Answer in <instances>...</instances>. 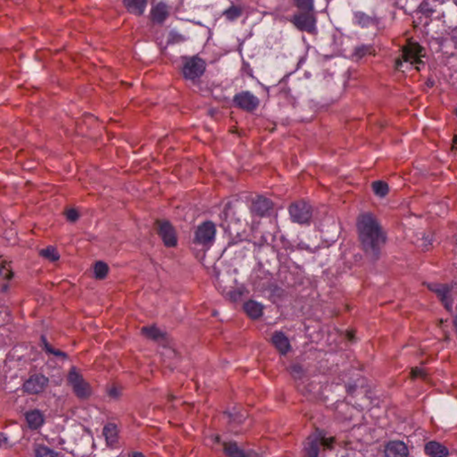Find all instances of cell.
Instances as JSON below:
<instances>
[{"label":"cell","mask_w":457,"mask_h":457,"mask_svg":"<svg viewBox=\"0 0 457 457\" xmlns=\"http://www.w3.org/2000/svg\"><path fill=\"white\" fill-rule=\"evenodd\" d=\"M28 426L31 430L39 429L44 422V416L39 410H32L25 414Z\"/></svg>","instance_id":"cell-16"},{"label":"cell","mask_w":457,"mask_h":457,"mask_svg":"<svg viewBox=\"0 0 457 457\" xmlns=\"http://www.w3.org/2000/svg\"><path fill=\"white\" fill-rule=\"evenodd\" d=\"M168 6L163 2L156 4L152 10V19L158 24L163 23L168 17Z\"/></svg>","instance_id":"cell-18"},{"label":"cell","mask_w":457,"mask_h":457,"mask_svg":"<svg viewBox=\"0 0 457 457\" xmlns=\"http://www.w3.org/2000/svg\"><path fill=\"white\" fill-rule=\"evenodd\" d=\"M131 456H143V454L136 453V452H135V453H131Z\"/></svg>","instance_id":"cell-32"},{"label":"cell","mask_w":457,"mask_h":457,"mask_svg":"<svg viewBox=\"0 0 457 457\" xmlns=\"http://www.w3.org/2000/svg\"><path fill=\"white\" fill-rule=\"evenodd\" d=\"M205 71V63L200 58L190 59L183 66V75L188 80L198 79Z\"/></svg>","instance_id":"cell-6"},{"label":"cell","mask_w":457,"mask_h":457,"mask_svg":"<svg viewBox=\"0 0 457 457\" xmlns=\"http://www.w3.org/2000/svg\"><path fill=\"white\" fill-rule=\"evenodd\" d=\"M157 231L164 246L174 248L178 244V236L173 224L167 220H162L157 223Z\"/></svg>","instance_id":"cell-4"},{"label":"cell","mask_w":457,"mask_h":457,"mask_svg":"<svg viewBox=\"0 0 457 457\" xmlns=\"http://www.w3.org/2000/svg\"><path fill=\"white\" fill-rule=\"evenodd\" d=\"M40 256L51 262H57L60 259V254L58 252V249L54 246H49L46 249H42L40 251Z\"/></svg>","instance_id":"cell-23"},{"label":"cell","mask_w":457,"mask_h":457,"mask_svg":"<svg viewBox=\"0 0 457 457\" xmlns=\"http://www.w3.org/2000/svg\"><path fill=\"white\" fill-rule=\"evenodd\" d=\"M234 102L245 110L253 111L258 107L259 100L256 96H254L253 94L245 91V92H241V93L236 95Z\"/></svg>","instance_id":"cell-9"},{"label":"cell","mask_w":457,"mask_h":457,"mask_svg":"<svg viewBox=\"0 0 457 457\" xmlns=\"http://www.w3.org/2000/svg\"><path fill=\"white\" fill-rule=\"evenodd\" d=\"M119 428L115 423H108L104 429V436L107 446L115 447L119 440Z\"/></svg>","instance_id":"cell-14"},{"label":"cell","mask_w":457,"mask_h":457,"mask_svg":"<svg viewBox=\"0 0 457 457\" xmlns=\"http://www.w3.org/2000/svg\"><path fill=\"white\" fill-rule=\"evenodd\" d=\"M108 395L111 396L112 398H119L122 395V391L120 388L117 386H113L109 388L108 390Z\"/></svg>","instance_id":"cell-30"},{"label":"cell","mask_w":457,"mask_h":457,"mask_svg":"<svg viewBox=\"0 0 457 457\" xmlns=\"http://www.w3.org/2000/svg\"><path fill=\"white\" fill-rule=\"evenodd\" d=\"M68 382L72 386L75 395L80 399H88L92 394L91 387L82 379L79 370L71 369L68 375Z\"/></svg>","instance_id":"cell-3"},{"label":"cell","mask_w":457,"mask_h":457,"mask_svg":"<svg viewBox=\"0 0 457 457\" xmlns=\"http://www.w3.org/2000/svg\"><path fill=\"white\" fill-rule=\"evenodd\" d=\"M373 192L375 195L380 197L386 196L390 192V187L386 182L383 181H375L372 184Z\"/></svg>","instance_id":"cell-22"},{"label":"cell","mask_w":457,"mask_h":457,"mask_svg":"<svg viewBox=\"0 0 457 457\" xmlns=\"http://www.w3.org/2000/svg\"><path fill=\"white\" fill-rule=\"evenodd\" d=\"M422 56H423V49L416 42L409 43L404 48L403 57L405 61L414 63V64L420 63L422 61Z\"/></svg>","instance_id":"cell-10"},{"label":"cell","mask_w":457,"mask_h":457,"mask_svg":"<svg viewBox=\"0 0 457 457\" xmlns=\"http://www.w3.org/2000/svg\"><path fill=\"white\" fill-rule=\"evenodd\" d=\"M293 21L295 24L303 31L311 32L315 30V27H316L315 19L310 14H306V13L297 14L294 16Z\"/></svg>","instance_id":"cell-11"},{"label":"cell","mask_w":457,"mask_h":457,"mask_svg":"<svg viewBox=\"0 0 457 457\" xmlns=\"http://www.w3.org/2000/svg\"><path fill=\"white\" fill-rule=\"evenodd\" d=\"M65 215L69 222H75L79 220L80 212L74 207H69L65 211Z\"/></svg>","instance_id":"cell-27"},{"label":"cell","mask_w":457,"mask_h":457,"mask_svg":"<svg viewBox=\"0 0 457 457\" xmlns=\"http://www.w3.org/2000/svg\"><path fill=\"white\" fill-rule=\"evenodd\" d=\"M142 334L145 337L153 340H158L160 338H164L165 337V333L155 326L144 327L142 328Z\"/></svg>","instance_id":"cell-21"},{"label":"cell","mask_w":457,"mask_h":457,"mask_svg":"<svg viewBox=\"0 0 457 457\" xmlns=\"http://www.w3.org/2000/svg\"><path fill=\"white\" fill-rule=\"evenodd\" d=\"M224 454L229 457H244L245 454L243 451L235 444L232 442H228L224 445Z\"/></svg>","instance_id":"cell-25"},{"label":"cell","mask_w":457,"mask_h":457,"mask_svg":"<svg viewBox=\"0 0 457 457\" xmlns=\"http://www.w3.org/2000/svg\"><path fill=\"white\" fill-rule=\"evenodd\" d=\"M109 271V266L107 262L98 261L94 264V274L97 279L103 280L107 277Z\"/></svg>","instance_id":"cell-24"},{"label":"cell","mask_w":457,"mask_h":457,"mask_svg":"<svg viewBox=\"0 0 457 457\" xmlns=\"http://www.w3.org/2000/svg\"><path fill=\"white\" fill-rule=\"evenodd\" d=\"M455 324H456V327H457V316L456 317V320H455Z\"/></svg>","instance_id":"cell-33"},{"label":"cell","mask_w":457,"mask_h":457,"mask_svg":"<svg viewBox=\"0 0 457 457\" xmlns=\"http://www.w3.org/2000/svg\"><path fill=\"white\" fill-rule=\"evenodd\" d=\"M271 341L276 349L280 352V355H286L290 351V343L289 338L282 332H276L271 337Z\"/></svg>","instance_id":"cell-13"},{"label":"cell","mask_w":457,"mask_h":457,"mask_svg":"<svg viewBox=\"0 0 457 457\" xmlns=\"http://www.w3.org/2000/svg\"><path fill=\"white\" fill-rule=\"evenodd\" d=\"M216 229L212 222H205L197 227L196 241L202 245H208L214 240Z\"/></svg>","instance_id":"cell-7"},{"label":"cell","mask_w":457,"mask_h":457,"mask_svg":"<svg viewBox=\"0 0 457 457\" xmlns=\"http://www.w3.org/2000/svg\"><path fill=\"white\" fill-rule=\"evenodd\" d=\"M356 225L364 250L373 258H378L386 241V235L377 219L372 213H362L357 219Z\"/></svg>","instance_id":"cell-2"},{"label":"cell","mask_w":457,"mask_h":457,"mask_svg":"<svg viewBox=\"0 0 457 457\" xmlns=\"http://www.w3.org/2000/svg\"><path fill=\"white\" fill-rule=\"evenodd\" d=\"M425 453L430 457H447L449 450L438 442H431L425 447Z\"/></svg>","instance_id":"cell-20"},{"label":"cell","mask_w":457,"mask_h":457,"mask_svg":"<svg viewBox=\"0 0 457 457\" xmlns=\"http://www.w3.org/2000/svg\"><path fill=\"white\" fill-rule=\"evenodd\" d=\"M289 214L292 220L298 223H305L310 220L312 216V207L304 201L294 202L289 206Z\"/></svg>","instance_id":"cell-5"},{"label":"cell","mask_w":457,"mask_h":457,"mask_svg":"<svg viewBox=\"0 0 457 457\" xmlns=\"http://www.w3.org/2000/svg\"><path fill=\"white\" fill-rule=\"evenodd\" d=\"M272 208V203L270 199L264 196H258L257 199L255 200L254 203V209L256 213H258L259 215H264L270 210Z\"/></svg>","instance_id":"cell-19"},{"label":"cell","mask_w":457,"mask_h":457,"mask_svg":"<svg viewBox=\"0 0 457 457\" xmlns=\"http://www.w3.org/2000/svg\"><path fill=\"white\" fill-rule=\"evenodd\" d=\"M43 340H44L45 342V346L47 347V349H48V350H49L50 353H52V354H54V355H62V356H65V354H64V353H62V352H58V351H56L55 349H53L51 346H49V345H48V342H46V340H45L44 337H43Z\"/></svg>","instance_id":"cell-31"},{"label":"cell","mask_w":457,"mask_h":457,"mask_svg":"<svg viewBox=\"0 0 457 457\" xmlns=\"http://www.w3.org/2000/svg\"><path fill=\"white\" fill-rule=\"evenodd\" d=\"M240 13H241V9L237 7V6H233V7H231L227 11L226 13H225V15L229 19L234 20L236 18L240 16Z\"/></svg>","instance_id":"cell-29"},{"label":"cell","mask_w":457,"mask_h":457,"mask_svg":"<svg viewBox=\"0 0 457 457\" xmlns=\"http://www.w3.org/2000/svg\"><path fill=\"white\" fill-rule=\"evenodd\" d=\"M296 4L299 8L304 11H311L314 7V1L313 0H296Z\"/></svg>","instance_id":"cell-28"},{"label":"cell","mask_w":457,"mask_h":457,"mask_svg":"<svg viewBox=\"0 0 457 457\" xmlns=\"http://www.w3.org/2000/svg\"><path fill=\"white\" fill-rule=\"evenodd\" d=\"M124 3L130 13L140 15L146 9L147 0H124Z\"/></svg>","instance_id":"cell-17"},{"label":"cell","mask_w":457,"mask_h":457,"mask_svg":"<svg viewBox=\"0 0 457 457\" xmlns=\"http://www.w3.org/2000/svg\"><path fill=\"white\" fill-rule=\"evenodd\" d=\"M294 57L289 33L283 28H273L259 37L249 51V60L259 71L284 70Z\"/></svg>","instance_id":"cell-1"},{"label":"cell","mask_w":457,"mask_h":457,"mask_svg":"<svg viewBox=\"0 0 457 457\" xmlns=\"http://www.w3.org/2000/svg\"><path fill=\"white\" fill-rule=\"evenodd\" d=\"M243 308L245 313L252 320L259 319L262 316L263 312L262 305L254 300H249L248 302L245 303Z\"/></svg>","instance_id":"cell-15"},{"label":"cell","mask_w":457,"mask_h":457,"mask_svg":"<svg viewBox=\"0 0 457 457\" xmlns=\"http://www.w3.org/2000/svg\"><path fill=\"white\" fill-rule=\"evenodd\" d=\"M387 457H407L409 455L408 449L401 441H393L387 445L385 449Z\"/></svg>","instance_id":"cell-12"},{"label":"cell","mask_w":457,"mask_h":457,"mask_svg":"<svg viewBox=\"0 0 457 457\" xmlns=\"http://www.w3.org/2000/svg\"><path fill=\"white\" fill-rule=\"evenodd\" d=\"M48 384V378L42 374H35L24 383L23 391L29 394H38L44 391Z\"/></svg>","instance_id":"cell-8"},{"label":"cell","mask_w":457,"mask_h":457,"mask_svg":"<svg viewBox=\"0 0 457 457\" xmlns=\"http://www.w3.org/2000/svg\"><path fill=\"white\" fill-rule=\"evenodd\" d=\"M37 457H58V453L55 452L53 449L46 447H38L35 450Z\"/></svg>","instance_id":"cell-26"}]
</instances>
